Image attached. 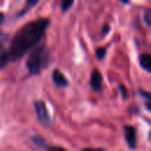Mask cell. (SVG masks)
Wrapping results in <instances>:
<instances>
[{
    "instance_id": "obj_1",
    "label": "cell",
    "mask_w": 151,
    "mask_h": 151,
    "mask_svg": "<svg viewBox=\"0 0 151 151\" xmlns=\"http://www.w3.org/2000/svg\"><path fill=\"white\" fill-rule=\"evenodd\" d=\"M48 25V18H39L24 25L13 35L9 44V48L6 50L8 60L14 61L22 58L28 52V50L34 47L42 39Z\"/></svg>"
},
{
    "instance_id": "obj_2",
    "label": "cell",
    "mask_w": 151,
    "mask_h": 151,
    "mask_svg": "<svg viewBox=\"0 0 151 151\" xmlns=\"http://www.w3.org/2000/svg\"><path fill=\"white\" fill-rule=\"evenodd\" d=\"M48 50L45 45H40L35 47L28 55L26 60V67L31 74L40 73L48 64Z\"/></svg>"
},
{
    "instance_id": "obj_3",
    "label": "cell",
    "mask_w": 151,
    "mask_h": 151,
    "mask_svg": "<svg viewBox=\"0 0 151 151\" xmlns=\"http://www.w3.org/2000/svg\"><path fill=\"white\" fill-rule=\"evenodd\" d=\"M34 110H35V114H37V118H38L39 123L42 126L48 127L51 125V118H50V113L47 111L46 104L41 100L34 101Z\"/></svg>"
},
{
    "instance_id": "obj_4",
    "label": "cell",
    "mask_w": 151,
    "mask_h": 151,
    "mask_svg": "<svg viewBox=\"0 0 151 151\" xmlns=\"http://www.w3.org/2000/svg\"><path fill=\"white\" fill-rule=\"evenodd\" d=\"M124 134L125 139L131 149H134L137 145V131L132 125H125L124 126Z\"/></svg>"
},
{
    "instance_id": "obj_5",
    "label": "cell",
    "mask_w": 151,
    "mask_h": 151,
    "mask_svg": "<svg viewBox=\"0 0 151 151\" xmlns=\"http://www.w3.org/2000/svg\"><path fill=\"white\" fill-rule=\"evenodd\" d=\"M90 84H91V87L94 90V91H99L101 88V85H103V77L100 74V72L94 68L91 73V78H90Z\"/></svg>"
},
{
    "instance_id": "obj_6",
    "label": "cell",
    "mask_w": 151,
    "mask_h": 151,
    "mask_svg": "<svg viewBox=\"0 0 151 151\" xmlns=\"http://www.w3.org/2000/svg\"><path fill=\"white\" fill-rule=\"evenodd\" d=\"M52 80H53V83H54L57 86H59V87H65V86L68 85L67 79L65 78V76H64L59 70H54V71H53V73H52Z\"/></svg>"
},
{
    "instance_id": "obj_7",
    "label": "cell",
    "mask_w": 151,
    "mask_h": 151,
    "mask_svg": "<svg viewBox=\"0 0 151 151\" xmlns=\"http://www.w3.org/2000/svg\"><path fill=\"white\" fill-rule=\"evenodd\" d=\"M139 64L146 72H151V57L149 53H143L139 55Z\"/></svg>"
},
{
    "instance_id": "obj_8",
    "label": "cell",
    "mask_w": 151,
    "mask_h": 151,
    "mask_svg": "<svg viewBox=\"0 0 151 151\" xmlns=\"http://www.w3.org/2000/svg\"><path fill=\"white\" fill-rule=\"evenodd\" d=\"M8 63H9V60L7 57V51L2 47V45H0V70L4 68Z\"/></svg>"
},
{
    "instance_id": "obj_9",
    "label": "cell",
    "mask_w": 151,
    "mask_h": 151,
    "mask_svg": "<svg viewBox=\"0 0 151 151\" xmlns=\"http://www.w3.org/2000/svg\"><path fill=\"white\" fill-rule=\"evenodd\" d=\"M38 1L39 0H26V6H25V8H24V11L21 12V13H19V15H22V14H25L29 8H32V7H34L37 4H38Z\"/></svg>"
},
{
    "instance_id": "obj_10",
    "label": "cell",
    "mask_w": 151,
    "mask_h": 151,
    "mask_svg": "<svg viewBox=\"0 0 151 151\" xmlns=\"http://www.w3.org/2000/svg\"><path fill=\"white\" fill-rule=\"evenodd\" d=\"M73 2H74V0H61L60 7H61V9L64 12H66V11H68L71 8V6L73 5Z\"/></svg>"
},
{
    "instance_id": "obj_11",
    "label": "cell",
    "mask_w": 151,
    "mask_h": 151,
    "mask_svg": "<svg viewBox=\"0 0 151 151\" xmlns=\"http://www.w3.org/2000/svg\"><path fill=\"white\" fill-rule=\"evenodd\" d=\"M96 54H97L98 59L101 60L105 57V54H106V47H99V48H97L96 50Z\"/></svg>"
},
{
    "instance_id": "obj_12",
    "label": "cell",
    "mask_w": 151,
    "mask_h": 151,
    "mask_svg": "<svg viewBox=\"0 0 151 151\" xmlns=\"http://www.w3.org/2000/svg\"><path fill=\"white\" fill-rule=\"evenodd\" d=\"M150 13H151V11L147 8V9H145V13H144V21H145V24L150 27L151 26V21H150Z\"/></svg>"
},
{
    "instance_id": "obj_13",
    "label": "cell",
    "mask_w": 151,
    "mask_h": 151,
    "mask_svg": "<svg viewBox=\"0 0 151 151\" xmlns=\"http://www.w3.org/2000/svg\"><path fill=\"white\" fill-rule=\"evenodd\" d=\"M47 151H67V150H65L64 147H60V146H51V147H48Z\"/></svg>"
},
{
    "instance_id": "obj_14",
    "label": "cell",
    "mask_w": 151,
    "mask_h": 151,
    "mask_svg": "<svg viewBox=\"0 0 151 151\" xmlns=\"http://www.w3.org/2000/svg\"><path fill=\"white\" fill-rule=\"evenodd\" d=\"M7 38H8V35H7V34H5V33L0 32V45H1V42H2V41L7 40Z\"/></svg>"
},
{
    "instance_id": "obj_15",
    "label": "cell",
    "mask_w": 151,
    "mask_h": 151,
    "mask_svg": "<svg viewBox=\"0 0 151 151\" xmlns=\"http://www.w3.org/2000/svg\"><path fill=\"white\" fill-rule=\"evenodd\" d=\"M81 151H104L103 149H92V147H87V149H83Z\"/></svg>"
},
{
    "instance_id": "obj_16",
    "label": "cell",
    "mask_w": 151,
    "mask_h": 151,
    "mask_svg": "<svg viewBox=\"0 0 151 151\" xmlns=\"http://www.w3.org/2000/svg\"><path fill=\"white\" fill-rule=\"evenodd\" d=\"M109 29H110V26H109V25L106 24V25H105V26L103 27V33H104V34H106V33L109 32Z\"/></svg>"
},
{
    "instance_id": "obj_17",
    "label": "cell",
    "mask_w": 151,
    "mask_h": 151,
    "mask_svg": "<svg viewBox=\"0 0 151 151\" xmlns=\"http://www.w3.org/2000/svg\"><path fill=\"white\" fill-rule=\"evenodd\" d=\"M119 87H120V91H122V93H124V98H126V90H125V87H124L123 85H120Z\"/></svg>"
},
{
    "instance_id": "obj_18",
    "label": "cell",
    "mask_w": 151,
    "mask_h": 151,
    "mask_svg": "<svg viewBox=\"0 0 151 151\" xmlns=\"http://www.w3.org/2000/svg\"><path fill=\"white\" fill-rule=\"evenodd\" d=\"M4 19H5V15H4V13L0 12V25L4 22Z\"/></svg>"
},
{
    "instance_id": "obj_19",
    "label": "cell",
    "mask_w": 151,
    "mask_h": 151,
    "mask_svg": "<svg viewBox=\"0 0 151 151\" xmlns=\"http://www.w3.org/2000/svg\"><path fill=\"white\" fill-rule=\"evenodd\" d=\"M119 1H122V2H124V4H129V0H119Z\"/></svg>"
}]
</instances>
